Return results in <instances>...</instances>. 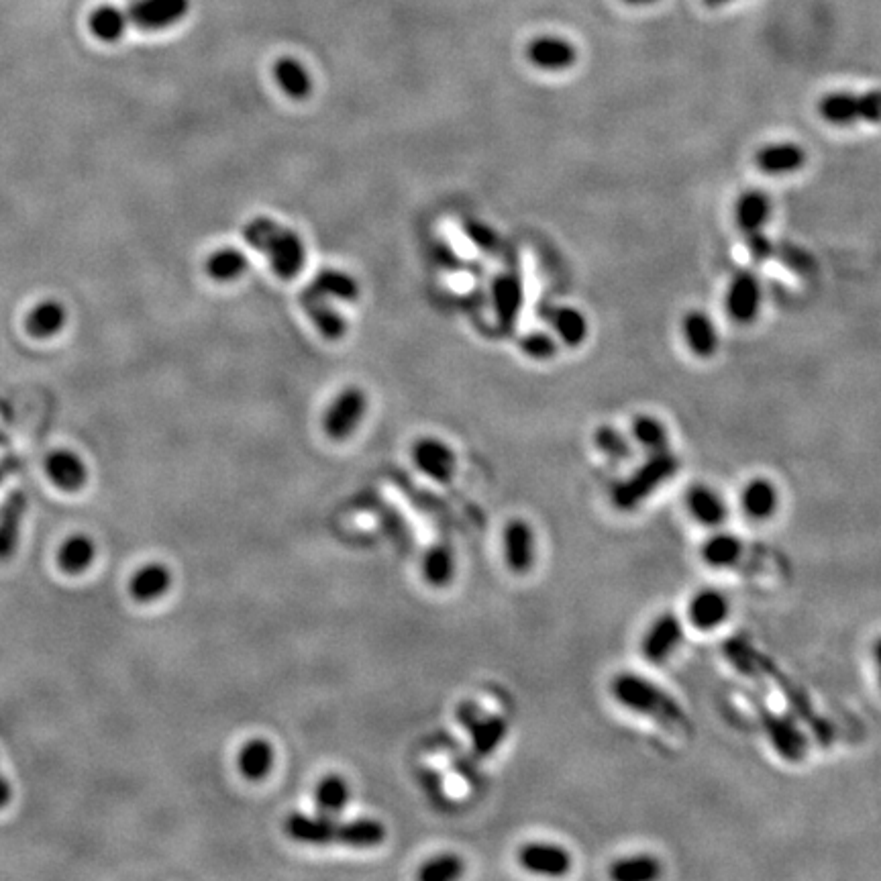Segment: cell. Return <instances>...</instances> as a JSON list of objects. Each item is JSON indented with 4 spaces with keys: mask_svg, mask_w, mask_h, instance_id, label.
I'll use <instances>...</instances> for the list:
<instances>
[{
    "mask_svg": "<svg viewBox=\"0 0 881 881\" xmlns=\"http://www.w3.org/2000/svg\"><path fill=\"white\" fill-rule=\"evenodd\" d=\"M873 659H875V667H877V678H879V688H881V637L875 641L873 645Z\"/></svg>",
    "mask_w": 881,
    "mask_h": 881,
    "instance_id": "48",
    "label": "cell"
},
{
    "mask_svg": "<svg viewBox=\"0 0 881 881\" xmlns=\"http://www.w3.org/2000/svg\"><path fill=\"white\" fill-rule=\"evenodd\" d=\"M459 720L463 722V727L472 733V743H474V751L482 757L492 755L496 751V747L504 741L506 733H508V724L504 718L500 716H480L478 708L474 706H461L459 710Z\"/></svg>",
    "mask_w": 881,
    "mask_h": 881,
    "instance_id": "15",
    "label": "cell"
},
{
    "mask_svg": "<svg viewBox=\"0 0 881 881\" xmlns=\"http://www.w3.org/2000/svg\"><path fill=\"white\" fill-rule=\"evenodd\" d=\"M249 268V259L243 251L235 247H225L206 257L204 270L211 280L227 284L239 280Z\"/></svg>",
    "mask_w": 881,
    "mask_h": 881,
    "instance_id": "31",
    "label": "cell"
},
{
    "mask_svg": "<svg viewBox=\"0 0 881 881\" xmlns=\"http://www.w3.org/2000/svg\"><path fill=\"white\" fill-rule=\"evenodd\" d=\"M722 651H724V657H727L731 661V665L737 667V671L743 673V676H747L755 682H761L763 678L773 680L777 684V688H780V692L788 698V702L796 708V712L818 733L822 743H828L833 739L831 724H828L824 718H820L814 712V708L810 706V702L802 694V690L796 688L769 659L759 655V651H755L753 645H749L743 639H731V641L724 643Z\"/></svg>",
    "mask_w": 881,
    "mask_h": 881,
    "instance_id": "2",
    "label": "cell"
},
{
    "mask_svg": "<svg viewBox=\"0 0 881 881\" xmlns=\"http://www.w3.org/2000/svg\"><path fill=\"white\" fill-rule=\"evenodd\" d=\"M631 437L651 455L669 449V433L665 425L659 419L651 417V414H639V417L633 419Z\"/></svg>",
    "mask_w": 881,
    "mask_h": 881,
    "instance_id": "39",
    "label": "cell"
},
{
    "mask_svg": "<svg viewBox=\"0 0 881 881\" xmlns=\"http://www.w3.org/2000/svg\"><path fill=\"white\" fill-rule=\"evenodd\" d=\"M172 586V574L164 563H145L133 574L129 582V594L137 602H153L168 594Z\"/></svg>",
    "mask_w": 881,
    "mask_h": 881,
    "instance_id": "24",
    "label": "cell"
},
{
    "mask_svg": "<svg viewBox=\"0 0 881 881\" xmlns=\"http://www.w3.org/2000/svg\"><path fill=\"white\" fill-rule=\"evenodd\" d=\"M412 459L425 476L439 484H449L455 474V453L435 437H425L414 443Z\"/></svg>",
    "mask_w": 881,
    "mask_h": 881,
    "instance_id": "14",
    "label": "cell"
},
{
    "mask_svg": "<svg viewBox=\"0 0 881 881\" xmlns=\"http://www.w3.org/2000/svg\"><path fill=\"white\" fill-rule=\"evenodd\" d=\"M773 217V200L759 188L745 190L735 202V223L743 237L763 233Z\"/></svg>",
    "mask_w": 881,
    "mask_h": 881,
    "instance_id": "17",
    "label": "cell"
},
{
    "mask_svg": "<svg viewBox=\"0 0 881 881\" xmlns=\"http://www.w3.org/2000/svg\"><path fill=\"white\" fill-rule=\"evenodd\" d=\"M682 639H684V627L680 616L676 612H663L653 620L643 637L641 643L643 657L651 663H663L680 647Z\"/></svg>",
    "mask_w": 881,
    "mask_h": 881,
    "instance_id": "11",
    "label": "cell"
},
{
    "mask_svg": "<svg viewBox=\"0 0 881 881\" xmlns=\"http://www.w3.org/2000/svg\"><path fill=\"white\" fill-rule=\"evenodd\" d=\"M9 802H11V786L5 780V775L0 773V810H3L5 806H9Z\"/></svg>",
    "mask_w": 881,
    "mask_h": 881,
    "instance_id": "47",
    "label": "cell"
},
{
    "mask_svg": "<svg viewBox=\"0 0 881 881\" xmlns=\"http://www.w3.org/2000/svg\"><path fill=\"white\" fill-rule=\"evenodd\" d=\"M751 700H753V706L757 710L759 722L763 724V729L767 733V739L773 745V749L777 751V755H780L786 761H790V763L802 761L806 757L808 741H806V737H804V733H802V729L798 727V724L790 716L773 712L757 696H753Z\"/></svg>",
    "mask_w": 881,
    "mask_h": 881,
    "instance_id": "6",
    "label": "cell"
},
{
    "mask_svg": "<svg viewBox=\"0 0 881 881\" xmlns=\"http://www.w3.org/2000/svg\"><path fill=\"white\" fill-rule=\"evenodd\" d=\"M286 835L302 845H347L355 849L378 847L386 839V826L380 820L339 822L323 814H290L284 822Z\"/></svg>",
    "mask_w": 881,
    "mask_h": 881,
    "instance_id": "1",
    "label": "cell"
},
{
    "mask_svg": "<svg viewBox=\"0 0 881 881\" xmlns=\"http://www.w3.org/2000/svg\"><path fill=\"white\" fill-rule=\"evenodd\" d=\"M470 235H472L482 247H486V249H494V247H496V235H494L488 227L472 225V227H470Z\"/></svg>",
    "mask_w": 881,
    "mask_h": 881,
    "instance_id": "46",
    "label": "cell"
},
{
    "mask_svg": "<svg viewBox=\"0 0 881 881\" xmlns=\"http://www.w3.org/2000/svg\"><path fill=\"white\" fill-rule=\"evenodd\" d=\"M763 304V288L759 278L753 272H737L727 288V296H724V306H727V315L739 323V325H751L757 321Z\"/></svg>",
    "mask_w": 881,
    "mask_h": 881,
    "instance_id": "8",
    "label": "cell"
},
{
    "mask_svg": "<svg viewBox=\"0 0 881 881\" xmlns=\"http://www.w3.org/2000/svg\"><path fill=\"white\" fill-rule=\"evenodd\" d=\"M94 543L86 535H72L66 539L58 551V565L64 574L78 576L84 574L94 561Z\"/></svg>",
    "mask_w": 881,
    "mask_h": 881,
    "instance_id": "36",
    "label": "cell"
},
{
    "mask_svg": "<svg viewBox=\"0 0 881 881\" xmlns=\"http://www.w3.org/2000/svg\"><path fill=\"white\" fill-rule=\"evenodd\" d=\"M274 80L292 100H304L313 92V78L308 70L294 58H280L274 64Z\"/></svg>",
    "mask_w": 881,
    "mask_h": 881,
    "instance_id": "34",
    "label": "cell"
},
{
    "mask_svg": "<svg viewBox=\"0 0 881 881\" xmlns=\"http://www.w3.org/2000/svg\"><path fill=\"white\" fill-rule=\"evenodd\" d=\"M315 290H319L321 294H325L331 300H343V302H351L359 296V284L355 282V278H351L345 272L339 270H323L317 274L315 282L310 284Z\"/></svg>",
    "mask_w": 881,
    "mask_h": 881,
    "instance_id": "40",
    "label": "cell"
},
{
    "mask_svg": "<svg viewBox=\"0 0 881 881\" xmlns=\"http://www.w3.org/2000/svg\"><path fill=\"white\" fill-rule=\"evenodd\" d=\"M243 239L268 257L274 274L282 280H292L302 272L306 262L304 243L300 235L286 225L270 217H255L243 227Z\"/></svg>",
    "mask_w": 881,
    "mask_h": 881,
    "instance_id": "4",
    "label": "cell"
},
{
    "mask_svg": "<svg viewBox=\"0 0 881 881\" xmlns=\"http://www.w3.org/2000/svg\"><path fill=\"white\" fill-rule=\"evenodd\" d=\"M516 859L523 869L545 877H561L572 869V855L553 843H527L518 849Z\"/></svg>",
    "mask_w": 881,
    "mask_h": 881,
    "instance_id": "13",
    "label": "cell"
},
{
    "mask_svg": "<svg viewBox=\"0 0 881 881\" xmlns=\"http://www.w3.org/2000/svg\"><path fill=\"white\" fill-rule=\"evenodd\" d=\"M861 123L867 125L881 123V90L861 92Z\"/></svg>",
    "mask_w": 881,
    "mask_h": 881,
    "instance_id": "44",
    "label": "cell"
},
{
    "mask_svg": "<svg viewBox=\"0 0 881 881\" xmlns=\"http://www.w3.org/2000/svg\"><path fill=\"white\" fill-rule=\"evenodd\" d=\"M127 25H129L127 13L117 7H111V5H102V7L94 9L88 17V27H90L92 35L105 43L119 41L125 35Z\"/></svg>",
    "mask_w": 881,
    "mask_h": 881,
    "instance_id": "37",
    "label": "cell"
},
{
    "mask_svg": "<svg viewBox=\"0 0 881 881\" xmlns=\"http://www.w3.org/2000/svg\"><path fill=\"white\" fill-rule=\"evenodd\" d=\"M66 325V308L58 300L39 302L27 315L25 329L35 339H49L58 335Z\"/></svg>",
    "mask_w": 881,
    "mask_h": 881,
    "instance_id": "30",
    "label": "cell"
},
{
    "mask_svg": "<svg viewBox=\"0 0 881 881\" xmlns=\"http://www.w3.org/2000/svg\"><path fill=\"white\" fill-rule=\"evenodd\" d=\"M27 512V496L13 492L0 506V561H9L19 545L23 516Z\"/></svg>",
    "mask_w": 881,
    "mask_h": 881,
    "instance_id": "23",
    "label": "cell"
},
{
    "mask_svg": "<svg viewBox=\"0 0 881 881\" xmlns=\"http://www.w3.org/2000/svg\"><path fill=\"white\" fill-rule=\"evenodd\" d=\"M743 239H745V245H747L749 255L755 259L757 264L765 262V259H769V257L775 253V245H773V241L765 235V231H763V233L747 235V237H743Z\"/></svg>",
    "mask_w": 881,
    "mask_h": 881,
    "instance_id": "45",
    "label": "cell"
},
{
    "mask_svg": "<svg viewBox=\"0 0 881 881\" xmlns=\"http://www.w3.org/2000/svg\"><path fill=\"white\" fill-rule=\"evenodd\" d=\"M777 504H780V494H777V488L771 480L755 478L747 482L741 492V508L753 521L771 518L777 510Z\"/></svg>",
    "mask_w": 881,
    "mask_h": 881,
    "instance_id": "27",
    "label": "cell"
},
{
    "mask_svg": "<svg viewBox=\"0 0 881 881\" xmlns=\"http://www.w3.org/2000/svg\"><path fill=\"white\" fill-rule=\"evenodd\" d=\"M676 470H678V461L669 451L653 453V457L633 478L616 486L612 494L614 506L625 512L635 510L651 492H655L667 478L676 474Z\"/></svg>",
    "mask_w": 881,
    "mask_h": 881,
    "instance_id": "5",
    "label": "cell"
},
{
    "mask_svg": "<svg viewBox=\"0 0 881 881\" xmlns=\"http://www.w3.org/2000/svg\"><path fill=\"white\" fill-rule=\"evenodd\" d=\"M521 349L525 351V355H529L535 361H547L557 353L559 345L551 335L543 331H535L521 339Z\"/></svg>",
    "mask_w": 881,
    "mask_h": 881,
    "instance_id": "43",
    "label": "cell"
},
{
    "mask_svg": "<svg viewBox=\"0 0 881 881\" xmlns=\"http://www.w3.org/2000/svg\"><path fill=\"white\" fill-rule=\"evenodd\" d=\"M465 871V863L457 855H437L429 861H425L417 873L423 881H449L461 877Z\"/></svg>",
    "mask_w": 881,
    "mask_h": 881,
    "instance_id": "41",
    "label": "cell"
},
{
    "mask_svg": "<svg viewBox=\"0 0 881 881\" xmlns=\"http://www.w3.org/2000/svg\"><path fill=\"white\" fill-rule=\"evenodd\" d=\"M45 474L62 492H78L88 482L86 463L68 449H56L47 455Z\"/></svg>",
    "mask_w": 881,
    "mask_h": 881,
    "instance_id": "18",
    "label": "cell"
},
{
    "mask_svg": "<svg viewBox=\"0 0 881 881\" xmlns=\"http://www.w3.org/2000/svg\"><path fill=\"white\" fill-rule=\"evenodd\" d=\"M808 153L800 143L773 141L765 143L755 153V166L765 176H790L804 170Z\"/></svg>",
    "mask_w": 881,
    "mask_h": 881,
    "instance_id": "12",
    "label": "cell"
},
{
    "mask_svg": "<svg viewBox=\"0 0 881 881\" xmlns=\"http://www.w3.org/2000/svg\"><path fill=\"white\" fill-rule=\"evenodd\" d=\"M661 871H663L661 861L647 853L616 859L610 865V877L616 881H651L657 879Z\"/></svg>",
    "mask_w": 881,
    "mask_h": 881,
    "instance_id": "35",
    "label": "cell"
},
{
    "mask_svg": "<svg viewBox=\"0 0 881 881\" xmlns=\"http://www.w3.org/2000/svg\"><path fill=\"white\" fill-rule=\"evenodd\" d=\"M351 798V790L345 777L331 773L325 775L315 790V806L317 814L323 816H339Z\"/></svg>",
    "mask_w": 881,
    "mask_h": 881,
    "instance_id": "33",
    "label": "cell"
},
{
    "mask_svg": "<svg viewBox=\"0 0 881 881\" xmlns=\"http://www.w3.org/2000/svg\"><path fill=\"white\" fill-rule=\"evenodd\" d=\"M423 576L429 586L443 588L455 576V557L447 543L431 547L423 557Z\"/></svg>",
    "mask_w": 881,
    "mask_h": 881,
    "instance_id": "38",
    "label": "cell"
},
{
    "mask_svg": "<svg viewBox=\"0 0 881 881\" xmlns=\"http://www.w3.org/2000/svg\"><path fill=\"white\" fill-rule=\"evenodd\" d=\"M5 476H7V468H5V465H0V482H3Z\"/></svg>",
    "mask_w": 881,
    "mask_h": 881,
    "instance_id": "51",
    "label": "cell"
},
{
    "mask_svg": "<svg viewBox=\"0 0 881 881\" xmlns=\"http://www.w3.org/2000/svg\"><path fill=\"white\" fill-rule=\"evenodd\" d=\"M612 698L631 712L647 716L667 729H688V714L665 690L637 673H618L610 682Z\"/></svg>",
    "mask_w": 881,
    "mask_h": 881,
    "instance_id": "3",
    "label": "cell"
},
{
    "mask_svg": "<svg viewBox=\"0 0 881 881\" xmlns=\"http://www.w3.org/2000/svg\"><path fill=\"white\" fill-rule=\"evenodd\" d=\"M239 773L249 782H259L274 767V747L266 739L247 741L237 755Z\"/></svg>",
    "mask_w": 881,
    "mask_h": 881,
    "instance_id": "28",
    "label": "cell"
},
{
    "mask_svg": "<svg viewBox=\"0 0 881 881\" xmlns=\"http://www.w3.org/2000/svg\"><path fill=\"white\" fill-rule=\"evenodd\" d=\"M818 117L833 127H853L861 123V92L833 90L818 100Z\"/></svg>",
    "mask_w": 881,
    "mask_h": 881,
    "instance_id": "21",
    "label": "cell"
},
{
    "mask_svg": "<svg viewBox=\"0 0 881 881\" xmlns=\"http://www.w3.org/2000/svg\"><path fill=\"white\" fill-rule=\"evenodd\" d=\"M745 555V545L739 537L729 533H716L704 541L700 549V557L706 565L716 569H729L741 563Z\"/></svg>",
    "mask_w": 881,
    "mask_h": 881,
    "instance_id": "29",
    "label": "cell"
},
{
    "mask_svg": "<svg viewBox=\"0 0 881 881\" xmlns=\"http://www.w3.org/2000/svg\"><path fill=\"white\" fill-rule=\"evenodd\" d=\"M731 3H735V0H704V5H706V7H710V9L727 7V5H731Z\"/></svg>",
    "mask_w": 881,
    "mask_h": 881,
    "instance_id": "49",
    "label": "cell"
},
{
    "mask_svg": "<svg viewBox=\"0 0 881 881\" xmlns=\"http://www.w3.org/2000/svg\"><path fill=\"white\" fill-rule=\"evenodd\" d=\"M504 559L514 574H527L535 563V533L527 521L514 518L504 529Z\"/></svg>",
    "mask_w": 881,
    "mask_h": 881,
    "instance_id": "16",
    "label": "cell"
},
{
    "mask_svg": "<svg viewBox=\"0 0 881 881\" xmlns=\"http://www.w3.org/2000/svg\"><path fill=\"white\" fill-rule=\"evenodd\" d=\"M551 325L557 333V339L567 347H580L590 333V325L584 313L574 306H559L553 310Z\"/></svg>",
    "mask_w": 881,
    "mask_h": 881,
    "instance_id": "32",
    "label": "cell"
},
{
    "mask_svg": "<svg viewBox=\"0 0 881 881\" xmlns=\"http://www.w3.org/2000/svg\"><path fill=\"white\" fill-rule=\"evenodd\" d=\"M529 62L543 72H567L578 62V47L559 35H541L527 45Z\"/></svg>",
    "mask_w": 881,
    "mask_h": 881,
    "instance_id": "10",
    "label": "cell"
},
{
    "mask_svg": "<svg viewBox=\"0 0 881 881\" xmlns=\"http://www.w3.org/2000/svg\"><path fill=\"white\" fill-rule=\"evenodd\" d=\"M682 329V337L686 347L700 359H708L712 357L718 347H720V335L718 329L714 325V321L710 319V315H706L704 310H690L682 317L680 323Z\"/></svg>",
    "mask_w": 881,
    "mask_h": 881,
    "instance_id": "20",
    "label": "cell"
},
{
    "mask_svg": "<svg viewBox=\"0 0 881 881\" xmlns=\"http://www.w3.org/2000/svg\"><path fill=\"white\" fill-rule=\"evenodd\" d=\"M690 514L704 527H720L729 516V506L724 498L710 486H694L686 496Z\"/></svg>",
    "mask_w": 881,
    "mask_h": 881,
    "instance_id": "25",
    "label": "cell"
},
{
    "mask_svg": "<svg viewBox=\"0 0 881 881\" xmlns=\"http://www.w3.org/2000/svg\"><path fill=\"white\" fill-rule=\"evenodd\" d=\"M625 5H631V7H649V5H655L657 0H623Z\"/></svg>",
    "mask_w": 881,
    "mask_h": 881,
    "instance_id": "50",
    "label": "cell"
},
{
    "mask_svg": "<svg viewBox=\"0 0 881 881\" xmlns=\"http://www.w3.org/2000/svg\"><path fill=\"white\" fill-rule=\"evenodd\" d=\"M190 11V0H135L125 11L131 25L158 31L180 23Z\"/></svg>",
    "mask_w": 881,
    "mask_h": 881,
    "instance_id": "9",
    "label": "cell"
},
{
    "mask_svg": "<svg viewBox=\"0 0 881 881\" xmlns=\"http://www.w3.org/2000/svg\"><path fill=\"white\" fill-rule=\"evenodd\" d=\"M331 298H327L325 294H321L319 290H315L313 286H308L302 294H300V304L304 308V313L308 315V319L315 323L317 331L331 339L337 341L345 335L347 331V323L345 319L337 313V310L331 306L329 302Z\"/></svg>",
    "mask_w": 881,
    "mask_h": 881,
    "instance_id": "19",
    "label": "cell"
},
{
    "mask_svg": "<svg viewBox=\"0 0 881 881\" xmlns=\"http://www.w3.org/2000/svg\"><path fill=\"white\" fill-rule=\"evenodd\" d=\"M492 298L500 325L512 329L523 306V282L516 274H502L492 286Z\"/></svg>",
    "mask_w": 881,
    "mask_h": 881,
    "instance_id": "26",
    "label": "cell"
},
{
    "mask_svg": "<svg viewBox=\"0 0 881 881\" xmlns=\"http://www.w3.org/2000/svg\"><path fill=\"white\" fill-rule=\"evenodd\" d=\"M366 412H368L366 392L357 386H349L341 390L325 410L323 431L327 433L329 439L343 441L361 425Z\"/></svg>",
    "mask_w": 881,
    "mask_h": 881,
    "instance_id": "7",
    "label": "cell"
},
{
    "mask_svg": "<svg viewBox=\"0 0 881 881\" xmlns=\"http://www.w3.org/2000/svg\"><path fill=\"white\" fill-rule=\"evenodd\" d=\"M594 445L610 461H627L631 457V453H633L629 439L623 433L616 431L614 427H608V425L596 429Z\"/></svg>",
    "mask_w": 881,
    "mask_h": 881,
    "instance_id": "42",
    "label": "cell"
},
{
    "mask_svg": "<svg viewBox=\"0 0 881 881\" xmlns=\"http://www.w3.org/2000/svg\"><path fill=\"white\" fill-rule=\"evenodd\" d=\"M731 612L729 598L718 590H700L688 606L690 623L700 631H712L727 620Z\"/></svg>",
    "mask_w": 881,
    "mask_h": 881,
    "instance_id": "22",
    "label": "cell"
}]
</instances>
